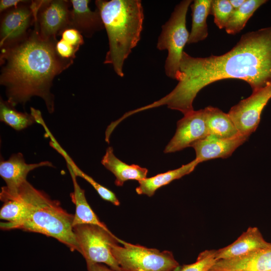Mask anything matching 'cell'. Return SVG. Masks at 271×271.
<instances>
[{
	"mask_svg": "<svg viewBox=\"0 0 271 271\" xmlns=\"http://www.w3.org/2000/svg\"><path fill=\"white\" fill-rule=\"evenodd\" d=\"M192 2L191 0H183L176 6L169 20L162 26L157 45L159 50L168 51L165 64L166 75L177 81L184 48L189 37L186 25V15Z\"/></svg>",
	"mask_w": 271,
	"mask_h": 271,
	"instance_id": "obj_5",
	"label": "cell"
},
{
	"mask_svg": "<svg viewBox=\"0 0 271 271\" xmlns=\"http://www.w3.org/2000/svg\"><path fill=\"white\" fill-rule=\"evenodd\" d=\"M61 39L72 46L78 48L84 43L83 36L75 29L68 28L63 31L60 35Z\"/></svg>",
	"mask_w": 271,
	"mask_h": 271,
	"instance_id": "obj_28",
	"label": "cell"
},
{
	"mask_svg": "<svg viewBox=\"0 0 271 271\" xmlns=\"http://www.w3.org/2000/svg\"><path fill=\"white\" fill-rule=\"evenodd\" d=\"M271 98V84L252 91L247 98L232 106L228 113L239 133L249 138L256 129L261 112Z\"/></svg>",
	"mask_w": 271,
	"mask_h": 271,
	"instance_id": "obj_9",
	"label": "cell"
},
{
	"mask_svg": "<svg viewBox=\"0 0 271 271\" xmlns=\"http://www.w3.org/2000/svg\"><path fill=\"white\" fill-rule=\"evenodd\" d=\"M198 164H199L198 161L195 159L191 162L183 165L177 169L140 180L138 181L139 185L136 188V191L139 195H146L152 197L160 188L191 173Z\"/></svg>",
	"mask_w": 271,
	"mask_h": 271,
	"instance_id": "obj_20",
	"label": "cell"
},
{
	"mask_svg": "<svg viewBox=\"0 0 271 271\" xmlns=\"http://www.w3.org/2000/svg\"><path fill=\"white\" fill-rule=\"evenodd\" d=\"M180 74L174 89L152 106L166 105L184 115L194 110L193 102L207 85L226 79L242 80L252 91L271 84V26L248 32L227 53L194 57L184 51Z\"/></svg>",
	"mask_w": 271,
	"mask_h": 271,
	"instance_id": "obj_1",
	"label": "cell"
},
{
	"mask_svg": "<svg viewBox=\"0 0 271 271\" xmlns=\"http://www.w3.org/2000/svg\"><path fill=\"white\" fill-rule=\"evenodd\" d=\"M0 199L4 202L0 210V218L6 221L1 222V228L11 230L25 217L26 206L16 191H8L4 187L1 188Z\"/></svg>",
	"mask_w": 271,
	"mask_h": 271,
	"instance_id": "obj_19",
	"label": "cell"
},
{
	"mask_svg": "<svg viewBox=\"0 0 271 271\" xmlns=\"http://www.w3.org/2000/svg\"><path fill=\"white\" fill-rule=\"evenodd\" d=\"M208 135L204 109L193 110L184 115L177 123L176 132L164 152L171 153L192 147Z\"/></svg>",
	"mask_w": 271,
	"mask_h": 271,
	"instance_id": "obj_11",
	"label": "cell"
},
{
	"mask_svg": "<svg viewBox=\"0 0 271 271\" xmlns=\"http://www.w3.org/2000/svg\"><path fill=\"white\" fill-rule=\"evenodd\" d=\"M10 191H16L27 209L23 220L12 229H19L52 237L72 251L79 252L73 230L74 215L64 209L59 201L52 199L27 180L16 190Z\"/></svg>",
	"mask_w": 271,
	"mask_h": 271,
	"instance_id": "obj_4",
	"label": "cell"
},
{
	"mask_svg": "<svg viewBox=\"0 0 271 271\" xmlns=\"http://www.w3.org/2000/svg\"><path fill=\"white\" fill-rule=\"evenodd\" d=\"M25 1L23 0H1L0 13L2 14L7 10L17 7Z\"/></svg>",
	"mask_w": 271,
	"mask_h": 271,
	"instance_id": "obj_30",
	"label": "cell"
},
{
	"mask_svg": "<svg viewBox=\"0 0 271 271\" xmlns=\"http://www.w3.org/2000/svg\"><path fill=\"white\" fill-rule=\"evenodd\" d=\"M67 166L73 185V192L70 193L71 200L75 206L73 227L81 224H93L109 230L105 224L99 220L88 204L85 191L78 183L77 176L71 167L68 165Z\"/></svg>",
	"mask_w": 271,
	"mask_h": 271,
	"instance_id": "obj_18",
	"label": "cell"
},
{
	"mask_svg": "<svg viewBox=\"0 0 271 271\" xmlns=\"http://www.w3.org/2000/svg\"><path fill=\"white\" fill-rule=\"evenodd\" d=\"M212 0H195L190 7L192 10V26L187 44L198 43L208 35L206 22L210 14Z\"/></svg>",
	"mask_w": 271,
	"mask_h": 271,
	"instance_id": "obj_22",
	"label": "cell"
},
{
	"mask_svg": "<svg viewBox=\"0 0 271 271\" xmlns=\"http://www.w3.org/2000/svg\"><path fill=\"white\" fill-rule=\"evenodd\" d=\"M95 4L109 41V50L103 63L111 64L116 74L122 77L124 61L140 40L144 19L142 2L96 0Z\"/></svg>",
	"mask_w": 271,
	"mask_h": 271,
	"instance_id": "obj_3",
	"label": "cell"
},
{
	"mask_svg": "<svg viewBox=\"0 0 271 271\" xmlns=\"http://www.w3.org/2000/svg\"><path fill=\"white\" fill-rule=\"evenodd\" d=\"M57 41L42 39L33 26L23 37L1 48L0 84L12 105L24 106L32 97L38 96L50 113L54 111L53 81L74 60L58 54Z\"/></svg>",
	"mask_w": 271,
	"mask_h": 271,
	"instance_id": "obj_2",
	"label": "cell"
},
{
	"mask_svg": "<svg viewBox=\"0 0 271 271\" xmlns=\"http://www.w3.org/2000/svg\"><path fill=\"white\" fill-rule=\"evenodd\" d=\"M248 138L239 135L230 139H222L208 135L192 147L199 163L216 158H227Z\"/></svg>",
	"mask_w": 271,
	"mask_h": 271,
	"instance_id": "obj_13",
	"label": "cell"
},
{
	"mask_svg": "<svg viewBox=\"0 0 271 271\" xmlns=\"http://www.w3.org/2000/svg\"><path fill=\"white\" fill-rule=\"evenodd\" d=\"M208 135L230 139L241 135L228 113L213 106L204 109Z\"/></svg>",
	"mask_w": 271,
	"mask_h": 271,
	"instance_id": "obj_21",
	"label": "cell"
},
{
	"mask_svg": "<svg viewBox=\"0 0 271 271\" xmlns=\"http://www.w3.org/2000/svg\"><path fill=\"white\" fill-rule=\"evenodd\" d=\"M256 227H250L232 243L216 250L217 261L247 255L255 251L269 246Z\"/></svg>",
	"mask_w": 271,
	"mask_h": 271,
	"instance_id": "obj_15",
	"label": "cell"
},
{
	"mask_svg": "<svg viewBox=\"0 0 271 271\" xmlns=\"http://www.w3.org/2000/svg\"><path fill=\"white\" fill-rule=\"evenodd\" d=\"M0 120L16 130L24 129L35 123H37L35 116L31 112H21L7 100L1 97Z\"/></svg>",
	"mask_w": 271,
	"mask_h": 271,
	"instance_id": "obj_23",
	"label": "cell"
},
{
	"mask_svg": "<svg viewBox=\"0 0 271 271\" xmlns=\"http://www.w3.org/2000/svg\"><path fill=\"white\" fill-rule=\"evenodd\" d=\"M70 1H33L35 20L33 26L41 37L57 40V36L70 28Z\"/></svg>",
	"mask_w": 271,
	"mask_h": 271,
	"instance_id": "obj_8",
	"label": "cell"
},
{
	"mask_svg": "<svg viewBox=\"0 0 271 271\" xmlns=\"http://www.w3.org/2000/svg\"><path fill=\"white\" fill-rule=\"evenodd\" d=\"M267 2L265 0H246L239 8L234 10L225 28L228 34L240 32L255 11Z\"/></svg>",
	"mask_w": 271,
	"mask_h": 271,
	"instance_id": "obj_25",
	"label": "cell"
},
{
	"mask_svg": "<svg viewBox=\"0 0 271 271\" xmlns=\"http://www.w3.org/2000/svg\"><path fill=\"white\" fill-rule=\"evenodd\" d=\"M50 146L57 151L65 160L66 164L69 165L77 177H81L89 183L103 200L108 201L115 206H119L120 202L115 194L108 188L102 186L92 177L81 170L75 164L66 151L57 141L51 143Z\"/></svg>",
	"mask_w": 271,
	"mask_h": 271,
	"instance_id": "obj_24",
	"label": "cell"
},
{
	"mask_svg": "<svg viewBox=\"0 0 271 271\" xmlns=\"http://www.w3.org/2000/svg\"><path fill=\"white\" fill-rule=\"evenodd\" d=\"M111 245V253L123 271H174L179 266L172 252L161 251L120 239Z\"/></svg>",
	"mask_w": 271,
	"mask_h": 271,
	"instance_id": "obj_6",
	"label": "cell"
},
{
	"mask_svg": "<svg viewBox=\"0 0 271 271\" xmlns=\"http://www.w3.org/2000/svg\"><path fill=\"white\" fill-rule=\"evenodd\" d=\"M271 270V245L247 255L217 260L209 271H269Z\"/></svg>",
	"mask_w": 271,
	"mask_h": 271,
	"instance_id": "obj_14",
	"label": "cell"
},
{
	"mask_svg": "<svg viewBox=\"0 0 271 271\" xmlns=\"http://www.w3.org/2000/svg\"><path fill=\"white\" fill-rule=\"evenodd\" d=\"M79 253L86 262L104 263L115 271H123L111 251V245L120 239L109 230L93 224L73 227Z\"/></svg>",
	"mask_w": 271,
	"mask_h": 271,
	"instance_id": "obj_7",
	"label": "cell"
},
{
	"mask_svg": "<svg viewBox=\"0 0 271 271\" xmlns=\"http://www.w3.org/2000/svg\"><path fill=\"white\" fill-rule=\"evenodd\" d=\"M102 165L115 177L117 186H123L128 180L139 181L147 178L148 170L135 165H128L118 159L113 153L112 147L107 148L101 161Z\"/></svg>",
	"mask_w": 271,
	"mask_h": 271,
	"instance_id": "obj_17",
	"label": "cell"
},
{
	"mask_svg": "<svg viewBox=\"0 0 271 271\" xmlns=\"http://www.w3.org/2000/svg\"><path fill=\"white\" fill-rule=\"evenodd\" d=\"M234 10L241 7L246 0H229Z\"/></svg>",
	"mask_w": 271,
	"mask_h": 271,
	"instance_id": "obj_32",
	"label": "cell"
},
{
	"mask_svg": "<svg viewBox=\"0 0 271 271\" xmlns=\"http://www.w3.org/2000/svg\"><path fill=\"white\" fill-rule=\"evenodd\" d=\"M89 0H71L70 28L77 30L87 38L104 29L99 11L90 9Z\"/></svg>",
	"mask_w": 271,
	"mask_h": 271,
	"instance_id": "obj_16",
	"label": "cell"
},
{
	"mask_svg": "<svg viewBox=\"0 0 271 271\" xmlns=\"http://www.w3.org/2000/svg\"><path fill=\"white\" fill-rule=\"evenodd\" d=\"M56 50L61 57L66 59L74 60L76 57V53L79 48L72 46L61 39L56 43Z\"/></svg>",
	"mask_w": 271,
	"mask_h": 271,
	"instance_id": "obj_29",
	"label": "cell"
},
{
	"mask_svg": "<svg viewBox=\"0 0 271 271\" xmlns=\"http://www.w3.org/2000/svg\"><path fill=\"white\" fill-rule=\"evenodd\" d=\"M269 271H271V270H269Z\"/></svg>",
	"mask_w": 271,
	"mask_h": 271,
	"instance_id": "obj_33",
	"label": "cell"
},
{
	"mask_svg": "<svg viewBox=\"0 0 271 271\" xmlns=\"http://www.w3.org/2000/svg\"><path fill=\"white\" fill-rule=\"evenodd\" d=\"M43 167L53 168L54 165L48 161L28 164L21 153L12 155L7 160L1 158L0 176L6 183V186L4 187L9 191L16 190L27 181L29 172Z\"/></svg>",
	"mask_w": 271,
	"mask_h": 271,
	"instance_id": "obj_12",
	"label": "cell"
},
{
	"mask_svg": "<svg viewBox=\"0 0 271 271\" xmlns=\"http://www.w3.org/2000/svg\"><path fill=\"white\" fill-rule=\"evenodd\" d=\"M87 271H115L101 263L86 262Z\"/></svg>",
	"mask_w": 271,
	"mask_h": 271,
	"instance_id": "obj_31",
	"label": "cell"
},
{
	"mask_svg": "<svg viewBox=\"0 0 271 271\" xmlns=\"http://www.w3.org/2000/svg\"><path fill=\"white\" fill-rule=\"evenodd\" d=\"M234 9L229 0H213L210 14L214 17L215 25L220 29L225 28Z\"/></svg>",
	"mask_w": 271,
	"mask_h": 271,
	"instance_id": "obj_26",
	"label": "cell"
},
{
	"mask_svg": "<svg viewBox=\"0 0 271 271\" xmlns=\"http://www.w3.org/2000/svg\"><path fill=\"white\" fill-rule=\"evenodd\" d=\"M216 261V250H206L199 254L194 263L179 266L174 271H209Z\"/></svg>",
	"mask_w": 271,
	"mask_h": 271,
	"instance_id": "obj_27",
	"label": "cell"
},
{
	"mask_svg": "<svg viewBox=\"0 0 271 271\" xmlns=\"http://www.w3.org/2000/svg\"><path fill=\"white\" fill-rule=\"evenodd\" d=\"M34 20L33 1H26L1 14L0 48L26 35Z\"/></svg>",
	"mask_w": 271,
	"mask_h": 271,
	"instance_id": "obj_10",
	"label": "cell"
}]
</instances>
